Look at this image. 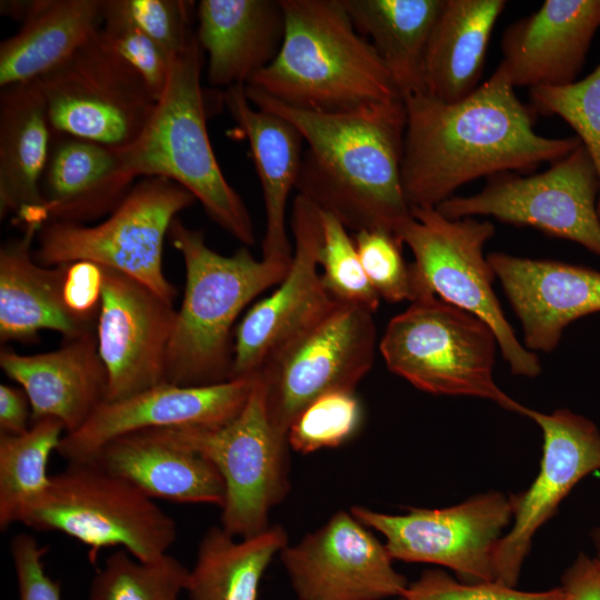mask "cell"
I'll use <instances>...</instances> for the list:
<instances>
[{
	"label": "cell",
	"mask_w": 600,
	"mask_h": 600,
	"mask_svg": "<svg viewBox=\"0 0 600 600\" xmlns=\"http://www.w3.org/2000/svg\"><path fill=\"white\" fill-rule=\"evenodd\" d=\"M487 258L534 353H550L571 322L600 311V271L503 252Z\"/></svg>",
	"instance_id": "21"
},
{
	"label": "cell",
	"mask_w": 600,
	"mask_h": 600,
	"mask_svg": "<svg viewBox=\"0 0 600 600\" xmlns=\"http://www.w3.org/2000/svg\"><path fill=\"white\" fill-rule=\"evenodd\" d=\"M250 102L291 122L304 143L296 190L348 230L393 233L411 217L402 188L404 101L341 113L288 107L244 86Z\"/></svg>",
	"instance_id": "2"
},
{
	"label": "cell",
	"mask_w": 600,
	"mask_h": 600,
	"mask_svg": "<svg viewBox=\"0 0 600 600\" xmlns=\"http://www.w3.org/2000/svg\"><path fill=\"white\" fill-rule=\"evenodd\" d=\"M101 268L96 334L108 377L107 401H116L164 382L177 310L146 284Z\"/></svg>",
	"instance_id": "18"
},
{
	"label": "cell",
	"mask_w": 600,
	"mask_h": 600,
	"mask_svg": "<svg viewBox=\"0 0 600 600\" xmlns=\"http://www.w3.org/2000/svg\"><path fill=\"white\" fill-rule=\"evenodd\" d=\"M66 432L51 417L30 424L21 434L0 433V529L19 522L21 512L49 488L47 464Z\"/></svg>",
	"instance_id": "33"
},
{
	"label": "cell",
	"mask_w": 600,
	"mask_h": 600,
	"mask_svg": "<svg viewBox=\"0 0 600 600\" xmlns=\"http://www.w3.org/2000/svg\"><path fill=\"white\" fill-rule=\"evenodd\" d=\"M188 576L189 569L168 553L144 562L119 549L97 570L87 600H180Z\"/></svg>",
	"instance_id": "34"
},
{
	"label": "cell",
	"mask_w": 600,
	"mask_h": 600,
	"mask_svg": "<svg viewBox=\"0 0 600 600\" xmlns=\"http://www.w3.org/2000/svg\"><path fill=\"white\" fill-rule=\"evenodd\" d=\"M203 57L194 36L173 58L168 84L141 133L118 150L136 179L160 177L180 184L219 227L250 247L256 242L250 213L224 178L207 129Z\"/></svg>",
	"instance_id": "5"
},
{
	"label": "cell",
	"mask_w": 600,
	"mask_h": 600,
	"mask_svg": "<svg viewBox=\"0 0 600 600\" xmlns=\"http://www.w3.org/2000/svg\"><path fill=\"white\" fill-rule=\"evenodd\" d=\"M281 4V48L246 86L288 107L320 113L402 99L372 44L354 28L343 0Z\"/></svg>",
	"instance_id": "3"
},
{
	"label": "cell",
	"mask_w": 600,
	"mask_h": 600,
	"mask_svg": "<svg viewBox=\"0 0 600 600\" xmlns=\"http://www.w3.org/2000/svg\"><path fill=\"white\" fill-rule=\"evenodd\" d=\"M350 512L384 538L393 560L436 564L463 582H484L494 581L493 553L512 522V501L490 490L441 509L389 514L352 506Z\"/></svg>",
	"instance_id": "14"
},
{
	"label": "cell",
	"mask_w": 600,
	"mask_h": 600,
	"mask_svg": "<svg viewBox=\"0 0 600 600\" xmlns=\"http://www.w3.org/2000/svg\"><path fill=\"white\" fill-rule=\"evenodd\" d=\"M47 547L36 538L19 533L11 539L10 553L17 576L19 600H61L60 583L49 577L42 557Z\"/></svg>",
	"instance_id": "42"
},
{
	"label": "cell",
	"mask_w": 600,
	"mask_h": 600,
	"mask_svg": "<svg viewBox=\"0 0 600 600\" xmlns=\"http://www.w3.org/2000/svg\"><path fill=\"white\" fill-rule=\"evenodd\" d=\"M33 83L44 100L52 136L116 149L141 133L157 104L140 74L106 43L99 30Z\"/></svg>",
	"instance_id": "10"
},
{
	"label": "cell",
	"mask_w": 600,
	"mask_h": 600,
	"mask_svg": "<svg viewBox=\"0 0 600 600\" xmlns=\"http://www.w3.org/2000/svg\"><path fill=\"white\" fill-rule=\"evenodd\" d=\"M373 312L337 303L280 347L258 377L274 431H288L313 400L336 390H352L370 371L377 342Z\"/></svg>",
	"instance_id": "12"
},
{
	"label": "cell",
	"mask_w": 600,
	"mask_h": 600,
	"mask_svg": "<svg viewBox=\"0 0 600 600\" xmlns=\"http://www.w3.org/2000/svg\"><path fill=\"white\" fill-rule=\"evenodd\" d=\"M288 542L280 524L248 538L233 537L221 526L209 528L189 569V599L257 600L264 571Z\"/></svg>",
	"instance_id": "32"
},
{
	"label": "cell",
	"mask_w": 600,
	"mask_h": 600,
	"mask_svg": "<svg viewBox=\"0 0 600 600\" xmlns=\"http://www.w3.org/2000/svg\"><path fill=\"white\" fill-rule=\"evenodd\" d=\"M600 180L580 144L547 170L521 176L502 172L487 178L476 194L452 196L437 209L447 218L492 217L517 227L579 243L600 257Z\"/></svg>",
	"instance_id": "13"
},
{
	"label": "cell",
	"mask_w": 600,
	"mask_h": 600,
	"mask_svg": "<svg viewBox=\"0 0 600 600\" xmlns=\"http://www.w3.org/2000/svg\"><path fill=\"white\" fill-rule=\"evenodd\" d=\"M320 217L323 238L319 267L326 291L338 303L374 312L380 297L364 273L354 240L334 216L320 210Z\"/></svg>",
	"instance_id": "35"
},
{
	"label": "cell",
	"mask_w": 600,
	"mask_h": 600,
	"mask_svg": "<svg viewBox=\"0 0 600 600\" xmlns=\"http://www.w3.org/2000/svg\"><path fill=\"white\" fill-rule=\"evenodd\" d=\"M41 220L23 224L21 236L0 248V339L32 341L40 330H53L64 339L94 332L67 307L63 283L67 264L47 267L33 258L32 244Z\"/></svg>",
	"instance_id": "25"
},
{
	"label": "cell",
	"mask_w": 600,
	"mask_h": 600,
	"mask_svg": "<svg viewBox=\"0 0 600 600\" xmlns=\"http://www.w3.org/2000/svg\"><path fill=\"white\" fill-rule=\"evenodd\" d=\"M196 19L212 87L246 86L273 61L283 41L281 0H201Z\"/></svg>",
	"instance_id": "24"
},
{
	"label": "cell",
	"mask_w": 600,
	"mask_h": 600,
	"mask_svg": "<svg viewBox=\"0 0 600 600\" xmlns=\"http://www.w3.org/2000/svg\"><path fill=\"white\" fill-rule=\"evenodd\" d=\"M19 522L80 541L89 547L92 563L107 547L153 561L167 554L177 539L173 518L93 460L68 461L63 471L51 476L47 491L21 512Z\"/></svg>",
	"instance_id": "7"
},
{
	"label": "cell",
	"mask_w": 600,
	"mask_h": 600,
	"mask_svg": "<svg viewBox=\"0 0 600 600\" xmlns=\"http://www.w3.org/2000/svg\"><path fill=\"white\" fill-rule=\"evenodd\" d=\"M566 600H600V560L580 552L561 577Z\"/></svg>",
	"instance_id": "44"
},
{
	"label": "cell",
	"mask_w": 600,
	"mask_h": 600,
	"mask_svg": "<svg viewBox=\"0 0 600 600\" xmlns=\"http://www.w3.org/2000/svg\"><path fill=\"white\" fill-rule=\"evenodd\" d=\"M497 347L483 320L432 293L394 316L379 346L388 369L421 391L482 398L523 416L527 407L494 381Z\"/></svg>",
	"instance_id": "6"
},
{
	"label": "cell",
	"mask_w": 600,
	"mask_h": 600,
	"mask_svg": "<svg viewBox=\"0 0 600 600\" xmlns=\"http://www.w3.org/2000/svg\"><path fill=\"white\" fill-rule=\"evenodd\" d=\"M591 541L594 548V557L600 560V524L591 531Z\"/></svg>",
	"instance_id": "46"
},
{
	"label": "cell",
	"mask_w": 600,
	"mask_h": 600,
	"mask_svg": "<svg viewBox=\"0 0 600 600\" xmlns=\"http://www.w3.org/2000/svg\"><path fill=\"white\" fill-rule=\"evenodd\" d=\"M99 32L106 43L140 74L158 101L168 84L173 59L120 11L113 0H103Z\"/></svg>",
	"instance_id": "38"
},
{
	"label": "cell",
	"mask_w": 600,
	"mask_h": 600,
	"mask_svg": "<svg viewBox=\"0 0 600 600\" xmlns=\"http://www.w3.org/2000/svg\"><path fill=\"white\" fill-rule=\"evenodd\" d=\"M357 31L388 69L402 99L426 93L428 41L443 0H343Z\"/></svg>",
	"instance_id": "31"
},
{
	"label": "cell",
	"mask_w": 600,
	"mask_h": 600,
	"mask_svg": "<svg viewBox=\"0 0 600 600\" xmlns=\"http://www.w3.org/2000/svg\"><path fill=\"white\" fill-rule=\"evenodd\" d=\"M290 227L293 253L286 277L234 329L231 380L256 377L280 347L338 303L319 273L323 238L319 208L297 193Z\"/></svg>",
	"instance_id": "16"
},
{
	"label": "cell",
	"mask_w": 600,
	"mask_h": 600,
	"mask_svg": "<svg viewBox=\"0 0 600 600\" xmlns=\"http://www.w3.org/2000/svg\"><path fill=\"white\" fill-rule=\"evenodd\" d=\"M113 3L172 59L196 36L193 1L113 0Z\"/></svg>",
	"instance_id": "40"
},
{
	"label": "cell",
	"mask_w": 600,
	"mask_h": 600,
	"mask_svg": "<svg viewBox=\"0 0 600 600\" xmlns=\"http://www.w3.org/2000/svg\"><path fill=\"white\" fill-rule=\"evenodd\" d=\"M0 367L26 391L31 423L56 418L70 433L107 401L108 377L96 331L67 339L60 348L37 354H19L2 348Z\"/></svg>",
	"instance_id": "22"
},
{
	"label": "cell",
	"mask_w": 600,
	"mask_h": 600,
	"mask_svg": "<svg viewBox=\"0 0 600 600\" xmlns=\"http://www.w3.org/2000/svg\"><path fill=\"white\" fill-rule=\"evenodd\" d=\"M256 381L257 376L198 387L162 382L131 397L106 401L78 430L62 437L57 452L68 461L89 460L124 434L222 426L242 410Z\"/></svg>",
	"instance_id": "19"
},
{
	"label": "cell",
	"mask_w": 600,
	"mask_h": 600,
	"mask_svg": "<svg viewBox=\"0 0 600 600\" xmlns=\"http://www.w3.org/2000/svg\"><path fill=\"white\" fill-rule=\"evenodd\" d=\"M559 586L523 591L497 581L463 582L440 569H430L409 583L398 600H566Z\"/></svg>",
	"instance_id": "41"
},
{
	"label": "cell",
	"mask_w": 600,
	"mask_h": 600,
	"mask_svg": "<svg viewBox=\"0 0 600 600\" xmlns=\"http://www.w3.org/2000/svg\"><path fill=\"white\" fill-rule=\"evenodd\" d=\"M52 130L44 100L33 82L0 92V217L24 224L47 218L40 191Z\"/></svg>",
	"instance_id": "28"
},
{
	"label": "cell",
	"mask_w": 600,
	"mask_h": 600,
	"mask_svg": "<svg viewBox=\"0 0 600 600\" xmlns=\"http://www.w3.org/2000/svg\"><path fill=\"white\" fill-rule=\"evenodd\" d=\"M494 233L489 220L450 219L432 207L411 209L396 232L413 254L416 299L432 293L480 318L493 330L511 372L534 378L541 372L540 360L517 338L493 291L496 276L483 249Z\"/></svg>",
	"instance_id": "8"
},
{
	"label": "cell",
	"mask_w": 600,
	"mask_h": 600,
	"mask_svg": "<svg viewBox=\"0 0 600 600\" xmlns=\"http://www.w3.org/2000/svg\"><path fill=\"white\" fill-rule=\"evenodd\" d=\"M403 101L407 123L401 177L410 209L437 208L478 178L531 171L582 144L577 136L538 134L533 111L497 71L457 102L427 93Z\"/></svg>",
	"instance_id": "1"
},
{
	"label": "cell",
	"mask_w": 600,
	"mask_h": 600,
	"mask_svg": "<svg viewBox=\"0 0 600 600\" xmlns=\"http://www.w3.org/2000/svg\"><path fill=\"white\" fill-rule=\"evenodd\" d=\"M194 200L169 179L141 178L99 223L46 222L37 234L33 258L47 267L93 262L133 278L172 302L177 290L163 272L164 238L178 213Z\"/></svg>",
	"instance_id": "9"
},
{
	"label": "cell",
	"mask_w": 600,
	"mask_h": 600,
	"mask_svg": "<svg viewBox=\"0 0 600 600\" xmlns=\"http://www.w3.org/2000/svg\"><path fill=\"white\" fill-rule=\"evenodd\" d=\"M542 433L538 474L528 489L511 494L512 522L493 553L494 581L516 587L537 531L586 476L600 469V431L569 409L551 413L526 408Z\"/></svg>",
	"instance_id": "15"
},
{
	"label": "cell",
	"mask_w": 600,
	"mask_h": 600,
	"mask_svg": "<svg viewBox=\"0 0 600 600\" xmlns=\"http://www.w3.org/2000/svg\"><path fill=\"white\" fill-rule=\"evenodd\" d=\"M168 237L186 267V288L170 340L164 382L198 387L231 380L232 328L246 306L279 284L291 261L256 259L242 246L223 256L204 241L202 231L179 218Z\"/></svg>",
	"instance_id": "4"
},
{
	"label": "cell",
	"mask_w": 600,
	"mask_h": 600,
	"mask_svg": "<svg viewBox=\"0 0 600 600\" xmlns=\"http://www.w3.org/2000/svg\"><path fill=\"white\" fill-rule=\"evenodd\" d=\"M364 273L380 299L401 302L416 299L410 264L402 254L403 242L388 230H362L354 234Z\"/></svg>",
	"instance_id": "39"
},
{
	"label": "cell",
	"mask_w": 600,
	"mask_h": 600,
	"mask_svg": "<svg viewBox=\"0 0 600 600\" xmlns=\"http://www.w3.org/2000/svg\"><path fill=\"white\" fill-rule=\"evenodd\" d=\"M599 29L600 0H546L504 29L494 71L513 88L571 84Z\"/></svg>",
	"instance_id": "20"
},
{
	"label": "cell",
	"mask_w": 600,
	"mask_h": 600,
	"mask_svg": "<svg viewBox=\"0 0 600 600\" xmlns=\"http://www.w3.org/2000/svg\"><path fill=\"white\" fill-rule=\"evenodd\" d=\"M178 442L210 460L226 486L221 527L248 538L270 527L269 514L287 496V440L270 422L262 383L256 384L242 410L216 428H166Z\"/></svg>",
	"instance_id": "11"
},
{
	"label": "cell",
	"mask_w": 600,
	"mask_h": 600,
	"mask_svg": "<svg viewBox=\"0 0 600 600\" xmlns=\"http://www.w3.org/2000/svg\"><path fill=\"white\" fill-rule=\"evenodd\" d=\"M31 422V404L26 391L8 384H0V433L21 434Z\"/></svg>",
	"instance_id": "45"
},
{
	"label": "cell",
	"mask_w": 600,
	"mask_h": 600,
	"mask_svg": "<svg viewBox=\"0 0 600 600\" xmlns=\"http://www.w3.org/2000/svg\"><path fill=\"white\" fill-rule=\"evenodd\" d=\"M222 102L250 146L260 181L266 211L262 258L291 261L293 247L287 233L286 212L299 176L303 138L281 116L254 107L244 84L224 89Z\"/></svg>",
	"instance_id": "27"
},
{
	"label": "cell",
	"mask_w": 600,
	"mask_h": 600,
	"mask_svg": "<svg viewBox=\"0 0 600 600\" xmlns=\"http://www.w3.org/2000/svg\"><path fill=\"white\" fill-rule=\"evenodd\" d=\"M530 102L533 112L558 116L576 131L600 180V63L586 78L571 84L530 89ZM598 213L600 217V193Z\"/></svg>",
	"instance_id": "36"
},
{
	"label": "cell",
	"mask_w": 600,
	"mask_h": 600,
	"mask_svg": "<svg viewBox=\"0 0 600 600\" xmlns=\"http://www.w3.org/2000/svg\"><path fill=\"white\" fill-rule=\"evenodd\" d=\"M361 418V404L354 391H331L300 412L288 431L287 442L300 453L336 448L356 433Z\"/></svg>",
	"instance_id": "37"
},
{
	"label": "cell",
	"mask_w": 600,
	"mask_h": 600,
	"mask_svg": "<svg viewBox=\"0 0 600 600\" xmlns=\"http://www.w3.org/2000/svg\"><path fill=\"white\" fill-rule=\"evenodd\" d=\"M134 181L118 149L52 136L40 184L47 222L86 224L109 216Z\"/></svg>",
	"instance_id": "26"
},
{
	"label": "cell",
	"mask_w": 600,
	"mask_h": 600,
	"mask_svg": "<svg viewBox=\"0 0 600 600\" xmlns=\"http://www.w3.org/2000/svg\"><path fill=\"white\" fill-rule=\"evenodd\" d=\"M279 556L299 600H383L409 584L384 542L350 511L333 513Z\"/></svg>",
	"instance_id": "17"
},
{
	"label": "cell",
	"mask_w": 600,
	"mask_h": 600,
	"mask_svg": "<svg viewBox=\"0 0 600 600\" xmlns=\"http://www.w3.org/2000/svg\"><path fill=\"white\" fill-rule=\"evenodd\" d=\"M89 460L134 486L149 498L222 508L224 481L216 466L174 440L167 429L121 436Z\"/></svg>",
	"instance_id": "23"
},
{
	"label": "cell",
	"mask_w": 600,
	"mask_h": 600,
	"mask_svg": "<svg viewBox=\"0 0 600 600\" xmlns=\"http://www.w3.org/2000/svg\"><path fill=\"white\" fill-rule=\"evenodd\" d=\"M103 286L102 268L93 262L67 264L63 298L69 310L83 322L97 327Z\"/></svg>",
	"instance_id": "43"
},
{
	"label": "cell",
	"mask_w": 600,
	"mask_h": 600,
	"mask_svg": "<svg viewBox=\"0 0 600 600\" xmlns=\"http://www.w3.org/2000/svg\"><path fill=\"white\" fill-rule=\"evenodd\" d=\"M103 0L24 1L20 28L0 43V87L33 82L99 29Z\"/></svg>",
	"instance_id": "29"
},
{
	"label": "cell",
	"mask_w": 600,
	"mask_h": 600,
	"mask_svg": "<svg viewBox=\"0 0 600 600\" xmlns=\"http://www.w3.org/2000/svg\"><path fill=\"white\" fill-rule=\"evenodd\" d=\"M504 0H443L423 64L426 93L457 102L480 84L492 30Z\"/></svg>",
	"instance_id": "30"
}]
</instances>
